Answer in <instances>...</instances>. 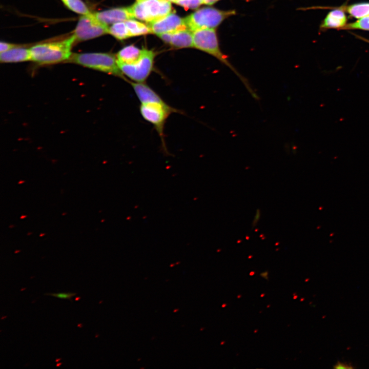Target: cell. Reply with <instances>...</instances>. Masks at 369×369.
<instances>
[{
  "label": "cell",
  "instance_id": "6da1fadb",
  "mask_svg": "<svg viewBox=\"0 0 369 369\" xmlns=\"http://www.w3.org/2000/svg\"><path fill=\"white\" fill-rule=\"evenodd\" d=\"M193 38L194 48L211 55L229 67L241 80L253 97L258 98L247 79L238 72L229 60L228 56L221 51L215 29L195 30L193 32Z\"/></svg>",
  "mask_w": 369,
  "mask_h": 369
},
{
  "label": "cell",
  "instance_id": "9c48e42d",
  "mask_svg": "<svg viewBox=\"0 0 369 369\" xmlns=\"http://www.w3.org/2000/svg\"><path fill=\"white\" fill-rule=\"evenodd\" d=\"M148 24L152 33L157 35L187 29L184 18L174 13H170L165 17Z\"/></svg>",
  "mask_w": 369,
  "mask_h": 369
},
{
  "label": "cell",
  "instance_id": "f546056e",
  "mask_svg": "<svg viewBox=\"0 0 369 369\" xmlns=\"http://www.w3.org/2000/svg\"><path fill=\"white\" fill-rule=\"evenodd\" d=\"M169 1H170V2H172L174 3V2H175V1H176L177 0H169Z\"/></svg>",
  "mask_w": 369,
  "mask_h": 369
},
{
  "label": "cell",
  "instance_id": "603a6c76",
  "mask_svg": "<svg viewBox=\"0 0 369 369\" xmlns=\"http://www.w3.org/2000/svg\"><path fill=\"white\" fill-rule=\"evenodd\" d=\"M0 46V51L1 52H3L10 50L18 46L9 43L1 42Z\"/></svg>",
  "mask_w": 369,
  "mask_h": 369
},
{
  "label": "cell",
  "instance_id": "d6986e66",
  "mask_svg": "<svg viewBox=\"0 0 369 369\" xmlns=\"http://www.w3.org/2000/svg\"><path fill=\"white\" fill-rule=\"evenodd\" d=\"M347 11L352 16L359 18L369 16V3H358L349 6Z\"/></svg>",
  "mask_w": 369,
  "mask_h": 369
},
{
  "label": "cell",
  "instance_id": "7c38bea8",
  "mask_svg": "<svg viewBox=\"0 0 369 369\" xmlns=\"http://www.w3.org/2000/svg\"><path fill=\"white\" fill-rule=\"evenodd\" d=\"M141 104L166 102L145 82L138 83L128 80Z\"/></svg>",
  "mask_w": 369,
  "mask_h": 369
},
{
  "label": "cell",
  "instance_id": "7402d4cb",
  "mask_svg": "<svg viewBox=\"0 0 369 369\" xmlns=\"http://www.w3.org/2000/svg\"><path fill=\"white\" fill-rule=\"evenodd\" d=\"M76 294L72 292L58 293H46V295L52 296L60 299H70Z\"/></svg>",
  "mask_w": 369,
  "mask_h": 369
},
{
  "label": "cell",
  "instance_id": "1f68e13d",
  "mask_svg": "<svg viewBox=\"0 0 369 369\" xmlns=\"http://www.w3.org/2000/svg\"><path fill=\"white\" fill-rule=\"evenodd\" d=\"M225 343V341H222V342H221V345H223V343Z\"/></svg>",
  "mask_w": 369,
  "mask_h": 369
},
{
  "label": "cell",
  "instance_id": "e575fe53",
  "mask_svg": "<svg viewBox=\"0 0 369 369\" xmlns=\"http://www.w3.org/2000/svg\"><path fill=\"white\" fill-rule=\"evenodd\" d=\"M270 305H268V306H267V308H269V307L270 306Z\"/></svg>",
  "mask_w": 369,
  "mask_h": 369
},
{
  "label": "cell",
  "instance_id": "83f0119b",
  "mask_svg": "<svg viewBox=\"0 0 369 369\" xmlns=\"http://www.w3.org/2000/svg\"><path fill=\"white\" fill-rule=\"evenodd\" d=\"M254 274H255V272H254V271L251 272L250 273V274H249V275H250V276H253Z\"/></svg>",
  "mask_w": 369,
  "mask_h": 369
},
{
  "label": "cell",
  "instance_id": "52a82bcc",
  "mask_svg": "<svg viewBox=\"0 0 369 369\" xmlns=\"http://www.w3.org/2000/svg\"><path fill=\"white\" fill-rule=\"evenodd\" d=\"M155 53L145 49L141 58L131 64L117 63L125 77L134 82H145L151 74L153 67Z\"/></svg>",
  "mask_w": 369,
  "mask_h": 369
},
{
  "label": "cell",
  "instance_id": "d4e9b609",
  "mask_svg": "<svg viewBox=\"0 0 369 369\" xmlns=\"http://www.w3.org/2000/svg\"><path fill=\"white\" fill-rule=\"evenodd\" d=\"M335 368H345L350 369L353 368L352 365L346 363L338 362L334 366Z\"/></svg>",
  "mask_w": 369,
  "mask_h": 369
},
{
  "label": "cell",
  "instance_id": "f1b7e54d",
  "mask_svg": "<svg viewBox=\"0 0 369 369\" xmlns=\"http://www.w3.org/2000/svg\"><path fill=\"white\" fill-rule=\"evenodd\" d=\"M226 305H227L226 304H223L222 305V308H224V307L226 306Z\"/></svg>",
  "mask_w": 369,
  "mask_h": 369
},
{
  "label": "cell",
  "instance_id": "2e32d148",
  "mask_svg": "<svg viewBox=\"0 0 369 369\" xmlns=\"http://www.w3.org/2000/svg\"><path fill=\"white\" fill-rule=\"evenodd\" d=\"M131 37L152 33L148 25L133 19L125 21Z\"/></svg>",
  "mask_w": 369,
  "mask_h": 369
},
{
  "label": "cell",
  "instance_id": "4dcf8cb0",
  "mask_svg": "<svg viewBox=\"0 0 369 369\" xmlns=\"http://www.w3.org/2000/svg\"><path fill=\"white\" fill-rule=\"evenodd\" d=\"M264 295H265V294H262L260 296H261V297H264Z\"/></svg>",
  "mask_w": 369,
  "mask_h": 369
},
{
  "label": "cell",
  "instance_id": "cb8c5ba5",
  "mask_svg": "<svg viewBox=\"0 0 369 369\" xmlns=\"http://www.w3.org/2000/svg\"><path fill=\"white\" fill-rule=\"evenodd\" d=\"M261 218V212L259 209H257L255 212L253 219L252 222V226L253 228L255 227L258 224Z\"/></svg>",
  "mask_w": 369,
  "mask_h": 369
},
{
  "label": "cell",
  "instance_id": "d590c367",
  "mask_svg": "<svg viewBox=\"0 0 369 369\" xmlns=\"http://www.w3.org/2000/svg\"><path fill=\"white\" fill-rule=\"evenodd\" d=\"M137 1H139V0H137Z\"/></svg>",
  "mask_w": 369,
  "mask_h": 369
},
{
  "label": "cell",
  "instance_id": "5bb4252c",
  "mask_svg": "<svg viewBox=\"0 0 369 369\" xmlns=\"http://www.w3.org/2000/svg\"><path fill=\"white\" fill-rule=\"evenodd\" d=\"M145 49H139L133 45L126 46L116 54L117 63L131 64L137 61L142 56Z\"/></svg>",
  "mask_w": 369,
  "mask_h": 369
},
{
  "label": "cell",
  "instance_id": "4316f807",
  "mask_svg": "<svg viewBox=\"0 0 369 369\" xmlns=\"http://www.w3.org/2000/svg\"><path fill=\"white\" fill-rule=\"evenodd\" d=\"M268 271H266V272H264V273H261V274H260V275H261L262 277L265 278L266 279H268Z\"/></svg>",
  "mask_w": 369,
  "mask_h": 369
},
{
  "label": "cell",
  "instance_id": "5b68a950",
  "mask_svg": "<svg viewBox=\"0 0 369 369\" xmlns=\"http://www.w3.org/2000/svg\"><path fill=\"white\" fill-rule=\"evenodd\" d=\"M129 8L134 18L148 23L165 17L172 10L169 0H139Z\"/></svg>",
  "mask_w": 369,
  "mask_h": 369
},
{
  "label": "cell",
  "instance_id": "ffe728a7",
  "mask_svg": "<svg viewBox=\"0 0 369 369\" xmlns=\"http://www.w3.org/2000/svg\"><path fill=\"white\" fill-rule=\"evenodd\" d=\"M174 3L186 9H194L203 4V0H177Z\"/></svg>",
  "mask_w": 369,
  "mask_h": 369
},
{
  "label": "cell",
  "instance_id": "8992f818",
  "mask_svg": "<svg viewBox=\"0 0 369 369\" xmlns=\"http://www.w3.org/2000/svg\"><path fill=\"white\" fill-rule=\"evenodd\" d=\"M139 110L143 118L154 127L166 149L164 142L165 124L169 115L172 113L178 112V110L167 103L141 104Z\"/></svg>",
  "mask_w": 369,
  "mask_h": 369
},
{
  "label": "cell",
  "instance_id": "3957f363",
  "mask_svg": "<svg viewBox=\"0 0 369 369\" xmlns=\"http://www.w3.org/2000/svg\"><path fill=\"white\" fill-rule=\"evenodd\" d=\"M118 77L128 81L117 64L116 55L108 53H73L67 60Z\"/></svg>",
  "mask_w": 369,
  "mask_h": 369
},
{
  "label": "cell",
  "instance_id": "ac0fdd59",
  "mask_svg": "<svg viewBox=\"0 0 369 369\" xmlns=\"http://www.w3.org/2000/svg\"><path fill=\"white\" fill-rule=\"evenodd\" d=\"M65 6L71 11L81 15L91 13L82 0H61Z\"/></svg>",
  "mask_w": 369,
  "mask_h": 369
},
{
  "label": "cell",
  "instance_id": "4fadbf2b",
  "mask_svg": "<svg viewBox=\"0 0 369 369\" xmlns=\"http://www.w3.org/2000/svg\"><path fill=\"white\" fill-rule=\"evenodd\" d=\"M2 63H17L31 60L30 48L15 47L8 51L1 52Z\"/></svg>",
  "mask_w": 369,
  "mask_h": 369
},
{
  "label": "cell",
  "instance_id": "7a4b0ae2",
  "mask_svg": "<svg viewBox=\"0 0 369 369\" xmlns=\"http://www.w3.org/2000/svg\"><path fill=\"white\" fill-rule=\"evenodd\" d=\"M75 41L73 34L61 40L34 45L30 48L31 60L41 65L67 61L72 54L71 48Z\"/></svg>",
  "mask_w": 369,
  "mask_h": 369
},
{
  "label": "cell",
  "instance_id": "e0dca14e",
  "mask_svg": "<svg viewBox=\"0 0 369 369\" xmlns=\"http://www.w3.org/2000/svg\"><path fill=\"white\" fill-rule=\"evenodd\" d=\"M108 33L119 40H123L131 37L125 22L112 24L109 27Z\"/></svg>",
  "mask_w": 369,
  "mask_h": 369
},
{
  "label": "cell",
  "instance_id": "9a60e30c",
  "mask_svg": "<svg viewBox=\"0 0 369 369\" xmlns=\"http://www.w3.org/2000/svg\"><path fill=\"white\" fill-rule=\"evenodd\" d=\"M347 19L344 12L336 9L331 11L326 15L322 24L324 28H338L345 25Z\"/></svg>",
  "mask_w": 369,
  "mask_h": 369
},
{
  "label": "cell",
  "instance_id": "8fae6325",
  "mask_svg": "<svg viewBox=\"0 0 369 369\" xmlns=\"http://www.w3.org/2000/svg\"><path fill=\"white\" fill-rule=\"evenodd\" d=\"M94 13L98 20L107 25L134 18L129 7L112 8Z\"/></svg>",
  "mask_w": 369,
  "mask_h": 369
},
{
  "label": "cell",
  "instance_id": "484cf974",
  "mask_svg": "<svg viewBox=\"0 0 369 369\" xmlns=\"http://www.w3.org/2000/svg\"><path fill=\"white\" fill-rule=\"evenodd\" d=\"M219 1L220 0H203V4L208 5H212Z\"/></svg>",
  "mask_w": 369,
  "mask_h": 369
},
{
  "label": "cell",
  "instance_id": "ba28073f",
  "mask_svg": "<svg viewBox=\"0 0 369 369\" xmlns=\"http://www.w3.org/2000/svg\"><path fill=\"white\" fill-rule=\"evenodd\" d=\"M109 27L91 12L79 18L73 35L76 41H85L108 33Z\"/></svg>",
  "mask_w": 369,
  "mask_h": 369
},
{
  "label": "cell",
  "instance_id": "30bf717a",
  "mask_svg": "<svg viewBox=\"0 0 369 369\" xmlns=\"http://www.w3.org/2000/svg\"><path fill=\"white\" fill-rule=\"evenodd\" d=\"M165 43L177 48L194 47L193 32L188 29L157 35Z\"/></svg>",
  "mask_w": 369,
  "mask_h": 369
},
{
  "label": "cell",
  "instance_id": "836d02e7",
  "mask_svg": "<svg viewBox=\"0 0 369 369\" xmlns=\"http://www.w3.org/2000/svg\"><path fill=\"white\" fill-rule=\"evenodd\" d=\"M258 331V330H256L254 331V333H256Z\"/></svg>",
  "mask_w": 369,
  "mask_h": 369
},
{
  "label": "cell",
  "instance_id": "277c9868",
  "mask_svg": "<svg viewBox=\"0 0 369 369\" xmlns=\"http://www.w3.org/2000/svg\"><path fill=\"white\" fill-rule=\"evenodd\" d=\"M235 14L234 10H222L204 7L198 9L184 19L187 29L193 32L199 29H215L224 20Z\"/></svg>",
  "mask_w": 369,
  "mask_h": 369
},
{
  "label": "cell",
  "instance_id": "44dd1931",
  "mask_svg": "<svg viewBox=\"0 0 369 369\" xmlns=\"http://www.w3.org/2000/svg\"><path fill=\"white\" fill-rule=\"evenodd\" d=\"M346 28L369 30V16L362 17L354 23L350 24Z\"/></svg>",
  "mask_w": 369,
  "mask_h": 369
},
{
  "label": "cell",
  "instance_id": "d6a6232c",
  "mask_svg": "<svg viewBox=\"0 0 369 369\" xmlns=\"http://www.w3.org/2000/svg\"><path fill=\"white\" fill-rule=\"evenodd\" d=\"M241 296L240 295H239L238 296H237V298H239L240 297H241Z\"/></svg>",
  "mask_w": 369,
  "mask_h": 369
}]
</instances>
